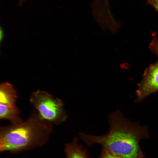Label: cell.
<instances>
[{"mask_svg":"<svg viewBox=\"0 0 158 158\" xmlns=\"http://www.w3.org/2000/svg\"><path fill=\"white\" fill-rule=\"evenodd\" d=\"M109 123L107 134L93 136L80 133L81 138L88 146L99 145L103 149L121 158H141L144 156L139 142L149 137L145 126L131 122L119 111L110 114Z\"/></svg>","mask_w":158,"mask_h":158,"instance_id":"cell-1","label":"cell"},{"mask_svg":"<svg viewBox=\"0 0 158 158\" xmlns=\"http://www.w3.org/2000/svg\"><path fill=\"white\" fill-rule=\"evenodd\" d=\"M53 124L42 119L35 110L19 124L0 128V151L17 153L44 146L53 129Z\"/></svg>","mask_w":158,"mask_h":158,"instance_id":"cell-2","label":"cell"},{"mask_svg":"<svg viewBox=\"0 0 158 158\" xmlns=\"http://www.w3.org/2000/svg\"><path fill=\"white\" fill-rule=\"evenodd\" d=\"M30 101L42 119L53 124L61 123L67 118L61 100L54 97L47 91H35L31 95Z\"/></svg>","mask_w":158,"mask_h":158,"instance_id":"cell-3","label":"cell"},{"mask_svg":"<svg viewBox=\"0 0 158 158\" xmlns=\"http://www.w3.org/2000/svg\"><path fill=\"white\" fill-rule=\"evenodd\" d=\"M136 91V102H140L158 91V61L150 65L144 72Z\"/></svg>","mask_w":158,"mask_h":158,"instance_id":"cell-4","label":"cell"},{"mask_svg":"<svg viewBox=\"0 0 158 158\" xmlns=\"http://www.w3.org/2000/svg\"><path fill=\"white\" fill-rule=\"evenodd\" d=\"M17 98V91L11 84L7 82L1 83L0 104L12 107L16 106Z\"/></svg>","mask_w":158,"mask_h":158,"instance_id":"cell-5","label":"cell"},{"mask_svg":"<svg viewBox=\"0 0 158 158\" xmlns=\"http://www.w3.org/2000/svg\"><path fill=\"white\" fill-rule=\"evenodd\" d=\"M0 104L1 119L8 120L14 124H19L23 121L20 117V110L16 105L12 107Z\"/></svg>","mask_w":158,"mask_h":158,"instance_id":"cell-6","label":"cell"},{"mask_svg":"<svg viewBox=\"0 0 158 158\" xmlns=\"http://www.w3.org/2000/svg\"><path fill=\"white\" fill-rule=\"evenodd\" d=\"M64 152L66 158H88L87 151L78 144L76 138L65 145Z\"/></svg>","mask_w":158,"mask_h":158,"instance_id":"cell-7","label":"cell"},{"mask_svg":"<svg viewBox=\"0 0 158 158\" xmlns=\"http://www.w3.org/2000/svg\"><path fill=\"white\" fill-rule=\"evenodd\" d=\"M149 48L152 53L158 57V39L155 36L153 37L150 44Z\"/></svg>","mask_w":158,"mask_h":158,"instance_id":"cell-8","label":"cell"},{"mask_svg":"<svg viewBox=\"0 0 158 158\" xmlns=\"http://www.w3.org/2000/svg\"><path fill=\"white\" fill-rule=\"evenodd\" d=\"M99 158H121L116 156L103 149Z\"/></svg>","mask_w":158,"mask_h":158,"instance_id":"cell-9","label":"cell"},{"mask_svg":"<svg viewBox=\"0 0 158 158\" xmlns=\"http://www.w3.org/2000/svg\"><path fill=\"white\" fill-rule=\"evenodd\" d=\"M147 3L152 6L158 12V0H147Z\"/></svg>","mask_w":158,"mask_h":158,"instance_id":"cell-10","label":"cell"},{"mask_svg":"<svg viewBox=\"0 0 158 158\" xmlns=\"http://www.w3.org/2000/svg\"><path fill=\"white\" fill-rule=\"evenodd\" d=\"M0 39L1 42L3 39L4 35L3 30L1 27H0Z\"/></svg>","mask_w":158,"mask_h":158,"instance_id":"cell-11","label":"cell"},{"mask_svg":"<svg viewBox=\"0 0 158 158\" xmlns=\"http://www.w3.org/2000/svg\"><path fill=\"white\" fill-rule=\"evenodd\" d=\"M24 1V0H20V3H21L22 2H23V1Z\"/></svg>","mask_w":158,"mask_h":158,"instance_id":"cell-12","label":"cell"},{"mask_svg":"<svg viewBox=\"0 0 158 158\" xmlns=\"http://www.w3.org/2000/svg\"><path fill=\"white\" fill-rule=\"evenodd\" d=\"M141 158H145V156H143Z\"/></svg>","mask_w":158,"mask_h":158,"instance_id":"cell-13","label":"cell"}]
</instances>
